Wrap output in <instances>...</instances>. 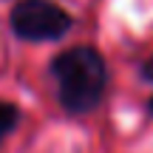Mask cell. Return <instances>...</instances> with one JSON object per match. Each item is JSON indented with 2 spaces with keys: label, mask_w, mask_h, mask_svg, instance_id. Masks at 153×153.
<instances>
[{
  "label": "cell",
  "mask_w": 153,
  "mask_h": 153,
  "mask_svg": "<svg viewBox=\"0 0 153 153\" xmlns=\"http://www.w3.org/2000/svg\"><path fill=\"white\" fill-rule=\"evenodd\" d=\"M139 76H142L145 82H153V57H148V60L139 65Z\"/></svg>",
  "instance_id": "cell-4"
},
{
  "label": "cell",
  "mask_w": 153,
  "mask_h": 153,
  "mask_svg": "<svg viewBox=\"0 0 153 153\" xmlns=\"http://www.w3.org/2000/svg\"><path fill=\"white\" fill-rule=\"evenodd\" d=\"M48 74L57 82V99L62 111L82 116L97 111L108 88V65L94 45H74L51 60Z\"/></svg>",
  "instance_id": "cell-1"
},
{
  "label": "cell",
  "mask_w": 153,
  "mask_h": 153,
  "mask_svg": "<svg viewBox=\"0 0 153 153\" xmlns=\"http://www.w3.org/2000/svg\"><path fill=\"white\" fill-rule=\"evenodd\" d=\"M20 125V108L14 102H0V142Z\"/></svg>",
  "instance_id": "cell-3"
},
{
  "label": "cell",
  "mask_w": 153,
  "mask_h": 153,
  "mask_svg": "<svg viewBox=\"0 0 153 153\" xmlns=\"http://www.w3.org/2000/svg\"><path fill=\"white\" fill-rule=\"evenodd\" d=\"M9 23H11V31L28 43L60 40L74 26L71 14L62 6H57L54 0H20L11 9Z\"/></svg>",
  "instance_id": "cell-2"
},
{
  "label": "cell",
  "mask_w": 153,
  "mask_h": 153,
  "mask_svg": "<svg viewBox=\"0 0 153 153\" xmlns=\"http://www.w3.org/2000/svg\"><path fill=\"white\" fill-rule=\"evenodd\" d=\"M148 114H150V116H153V97H150V99H148Z\"/></svg>",
  "instance_id": "cell-5"
}]
</instances>
